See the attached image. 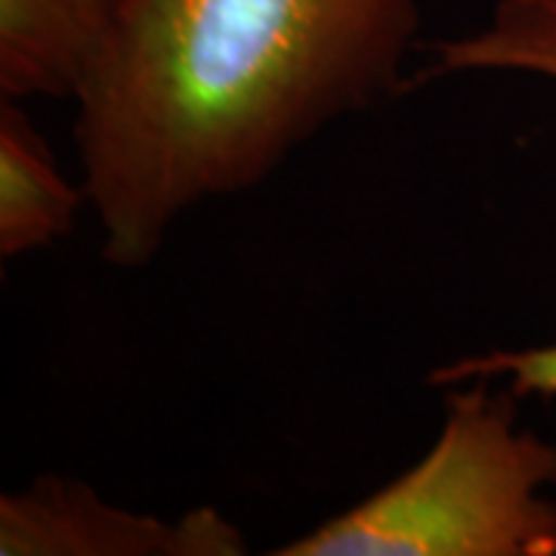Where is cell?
<instances>
[{"instance_id": "3", "label": "cell", "mask_w": 556, "mask_h": 556, "mask_svg": "<svg viewBox=\"0 0 556 556\" xmlns=\"http://www.w3.org/2000/svg\"><path fill=\"white\" fill-rule=\"evenodd\" d=\"M248 538L217 507L174 519L134 514L90 485L38 477L0 497V556H241Z\"/></svg>"}, {"instance_id": "5", "label": "cell", "mask_w": 556, "mask_h": 556, "mask_svg": "<svg viewBox=\"0 0 556 556\" xmlns=\"http://www.w3.org/2000/svg\"><path fill=\"white\" fill-rule=\"evenodd\" d=\"M115 31L100 0H0L3 100H72Z\"/></svg>"}, {"instance_id": "1", "label": "cell", "mask_w": 556, "mask_h": 556, "mask_svg": "<svg viewBox=\"0 0 556 556\" xmlns=\"http://www.w3.org/2000/svg\"><path fill=\"white\" fill-rule=\"evenodd\" d=\"M420 0H137L75 97L102 257L139 269L207 201L405 90Z\"/></svg>"}, {"instance_id": "7", "label": "cell", "mask_w": 556, "mask_h": 556, "mask_svg": "<svg viewBox=\"0 0 556 556\" xmlns=\"http://www.w3.org/2000/svg\"><path fill=\"white\" fill-rule=\"evenodd\" d=\"M100 3L105 7V10H109V13H112V20H115V25H118L121 16H124V13H127V10H130L137 0H100Z\"/></svg>"}, {"instance_id": "6", "label": "cell", "mask_w": 556, "mask_h": 556, "mask_svg": "<svg viewBox=\"0 0 556 556\" xmlns=\"http://www.w3.org/2000/svg\"><path fill=\"white\" fill-rule=\"evenodd\" d=\"M87 201L62 177L50 142L16 100L0 102V257H22L62 239Z\"/></svg>"}, {"instance_id": "2", "label": "cell", "mask_w": 556, "mask_h": 556, "mask_svg": "<svg viewBox=\"0 0 556 556\" xmlns=\"http://www.w3.org/2000/svg\"><path fill=\"white\" fill-rule=\"evenodd\" d=\"M445 399L430 452L278 556H556V445L519 430L492 380Z\"/></svg>"}, {"instance_id": "4", "label": "cell", "mask_w": 556, "mask_h": 556, "mask_svg": "<svg viewBox=\"0 0 556 556\" xmlns=\"http://www.w3.org/2000/svg\"><path fill=\"white\" fill-rule=\"evenodd\" d=\"M420 80L473 72L529 75L556 84V0H497L485 25L467 35L437 40ZM473 378L507 380L517 399H556V343L526 350H492L464 356L430 371L433 387H457Z\"/></svg>"}]
</instances>
